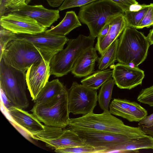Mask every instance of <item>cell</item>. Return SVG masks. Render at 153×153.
Here are the masks:
<instances>
[{"label": "cell", "instance_id": "6da1fadb", "mask_svg": "<svg viewBox=\"0 0 153 153\" xmlns=\"http://www.w3.org/2000/svg\"><path fill=\"white\" fill-rule=\"evenodd\" d=\"M67 128L73 130L92 131L118 134L131 138H137L146 135L140 127L125 125L123 121L109 111L101 114L93 112L76 118H70Z\"/></svg>", "mask_w": 153, "mask_h": 153}, {"label": "cell", "instance_id": "7a4b0ae2", "mask_svg": "<svg viewBox=\"0 0 153 153\" xmlns=\"http://www.w3.org/2000/svg\"><path fill=\"white\" fill-rule=\"evenodd\" d=\"M150 45L143 33L127 25L119 39L117 60L137 67L146 59Z\"/></svg>", "mask_w": 153, "mask_h": 153}, {"label": "cell", "instance_id": "3957f363", "mask_svg": "<svg viewBox=\"0 0 153 153\" xmlns=\"http://www.w3.org/2000/svg\"><path fill=\"white\" fill-rule=\"evenodd\" d=\"M26 74L9 65L2 59L0 60L1 90L12 106L23 110L29 105L26 95Z\"/></svg>", "mask_w": 153, "mask_h": 153}, {"label": "cell", "instance_id": "277c9868", "mask_svg": "<svg viewBox=\"0 0 153 153\" xmlns=\"http://www.w3.org/2000/svg\"><path fill=\"white\" fill-rule=\"evenodd\" d=\"M124 13L117 5L108 0H97L80 7L78 16L88 27L90 35L94 39L108 23Z\"/></svg>", "mask_w": 153, "mask_h": 153}, {"label": "cell", "instance_id": "5b68a950", "mask_svg": "<svg viewBox=\"0 0 153 153\" xmlns=\"http://www.w3.org/2000/svg\"><path fill=\"white\" fill-rule=\"evenodd\" d=\"M95 39L90 35L80 34L67 42L65 49L52 58L49 62L50 75L61 77L71 71L74 65L79 57L90 47L93 46Z\"/></svg>", "mask_w": 153, "mask_h": 153}, {"label": "cell", "instance_id": "8992f818", "mask_svg": "<svg viewBox=\"0 0 153 153\" xmlns=\"http://www.w3.org/2000/svg\"><path fill=\"white\" fill-rule=\"evenodd\" d=\"M1 59L9 65L25 72L32 64L43 59L50 61L32 43L19 39L7 44L0 60Z\"/></svg>", "mask_w": 153, "mask_h": 153}, {"label": "cell", "instance_id": "52a82bcc", "mask_svg": "<svg viewBox=\"0 0 153 153\" xmlns=\"http://www.w3.org/2000/svg\"><path fill=\"white\" fill-rule=\"evenodd\" d=\"M31 111L45 125L62 128L66 127L70 119L68 90L51 102L35 104Z\"/></svg>", "mask_w": 153, "mask_h": 153}, {"label": "cell", "instance_id": "ba28073f", "mask_svg": "<svg viewBox=\"0 0 153 153\" xmlns=\"http://www.w3.org/2000/svg\"><path fill=\"white\" fill-rule=\"evenodd\" d=\"M30 136L45 142L46 146L52 150L87 145L75 131L67 128L44 125L43 130Z\"/></svg>", "mask_w": 153, "mask_h": 153}, {"label": "cell", "instance_id": "9c48e42d", "mask_svg": "<svg viewBox=\"0 0 153 153\" xmlns=\"http://www.w3.org/2000/svg\"><path fill=\"white\" fill-rule=\"evenodd\" d=\"M97 90L74 82L68 90L69 113L83 115L93 112L97 101Z\"/></svg>", "mask_w": 153, "mask_h": 153}, {"label": "cell", "instance_id": "30bf717a", "mask_svg": "<svg viewBox=\"0 0 153 153\" xmlns=\"http://www.w3.org/2000/svg\"><path fill=\"white\" fill-rule=\"evenodd\" d=\"M25 40L35 45L50 61L54 55L62 50L69 39L65 36L44 32L34 34H16L14 40Z\"/></svg>", "mask_w": 153, "mask_h": 153}, {"label": "cell", "instance_id": "8fae6325", "mask_svg": "<svg viewBox=\"0 0 153 153\" xmlns=\"http://www.w3.org/2000/svg\"><path fill=\"white\" fill-rule=\"evenodd\" d=\"M0 25L16 34H34L45 31L47 28L30 17L11 12L0 17Z\"/></svg>", "mask_w": 153, "mask_h": 153}, {"label": "cell", "instance_id": "7c38bea8", "mask_svg": "<svg viewBox=\"0 0 153 153\" xmlns=\"http://www.w3.org/2000/svg\"><path fill=\"white\" fill-rule=\"evenodd\" d=\"M72 130L77 133L87 145L94 147H100L103 153H105L108 148L133 138L123 134L110 132Z\"/></svg>", "mask_w": 153, "mask_h": 153}, {"label": "cell", "instance_id": "4fadbf2b", "mask_svg": "<svg viewBox=\"0 0 153 153\" xmlns=\"http://www.w3.org/2000/svg\"><path fill=\"white\" fill-rule=\"evenodd\" d=\"M113 68L112 78L120 88L130 90L141 85L145 74L144 71L138 67L119 62Z\"/></svg>", "mask_w": 153, "mask_h": 153}, {"label": "cell", "instance_id": "5bb4252c", "mask_svg": "<svg viewBox=\"0 0 153 153\" xmlns=\"http://www.w3.org/2000/svg\"><path fill=\"white\" fill-rule=\"evenodd\" d=\"M49 62L43 59L32 64L27 70L26 82L33 101L48 81L51 75Z\"/></svg>", "mask_w": 153, "mask_h": 153}, {"label": "cell", "instance_id": "9a60e30c", "mask_svg": "<svg viewBox=\"0 0 153 153\" xmlns=\"http://www.w3.org/2000/svg\"><path fill=\"white\" fill-rule=\"evenodd\" d=\"M109 111L130 122H139L148 115L147 111L140 104L126 99H114L109 105Z\"/></svg>", "mask_w": 153, "mask_h": 153}, {"label": "cell", "instance_id": "2e32d148", "mask_svg": "<svg viewBox=\"0 0 153 153\" xmlns=\"http://www.w3.org/2000/svg\"><path fill=\"white\" fill-rule=\"evenodd\" d=\"M11 12L25 15L35 20L40 25L46 28L50 27L60 18L59 10L45 8L42 5H26L12 10Z\"/></svg>", "mask_w": 153, "mask_h": 153}, {"label": "cell", "instance_id": "e0dca14e", "mask_svg": "<svg viewBox=\"0 0 153 153\" xmlns=\"http://www.w3.org/2000/svg\"><path fill=\"white\" fill-rule=\"evenodd\" d=\"M7 110L13 120L30 136L44 129V125L33 114L12 105Z\"/></svg>", "mask_w": 153, "mask_h": 153}, {"label": "cell", "instance_id": "ac0fdd59", "mask_svg": "<svg viewBox=\"0 0 153 153\" xmlns=\"http://www.w3.org/2000/svg\"><path fill=\"white\" fill-rule=\"evenodd\" d=\"M95 48L92 46L85 51L74 63L71 73L75 77H86L94 72L95 62L98 57Z\"/></svg>", "mask_w": 153, "mask_h": 153}, {"label": "cell", "instance_id": "d6986e66", "mask_svg": "<svg viewBox=\"0 0 153 153\" xmlns=\"http://www.w3.org/2000/svg\"><path fill=\"white\" fill-rule=\"evenodd\" d=\"M108 32L100 41L97 42L95 48L99 53L102 55L109 46L122 33L127 26L124 13L113 18L110 22Z\"/></svg>", "mask_w": 153, "mask_h": 153}, {"label": "cell", "instance_id": "ffe728a7", "mask_svg": "<svg viewBox=\"0 0 153 153\" xmlns=\"http://www.w3.org/2000/svg\"><path fill=\"white\" fill-rule=\"evenodd\" d=\"M142 149H153V136L146 134L141 137L131 139L107 148L105 153H138L139 150Z\"/></svg>", "mask_w": 153, "mask_h": 153}, {"label": "cell", "instance_id": "44dd1931", "mask_svg": "<svg viewBox=\"0 0 153 153\" xmlns=\"http://www.w3.org/2000/svg\"><path fill=\"white\" fill-rule=\"evenodd\" d=\"M67 91L58 79L48 81L33 100L35 104L45 103L54 100Z\"/></svg>", "mask_w": 153, "mask_h": 153}, {"label": "cell", "instance_id": "7402d4cb", "mask_svg": "<svg viewBox=\"0 0 153 153\" xmlns=\"http://www.w3.org/2000/svg\"><path fill=\"white\" fill-rule=\"evenodd\" d=\"M82 25L80 21L74 11L67 12L61 21L55 27L45 31L49 33L62 36H65L74 29Z\"/></svg>", "mask_w": 153, "mask_h": 153}, {"label": "cell", "instance_id": "603a6c76", "mask_svg": "<svg viewBox=\"0 0 153 153\" xmlns=\"http://www.w3.org/2000/svg\"><path fill=\"white\" fill-rule=\"evenodd\" d=\"M113 70L106 69L97 70L93 74L82 79V84L90 88L97 90L105 82L112 78Z\"/></svg>", "mask_w": 153, "mask_h": 153}, {"label": "cell", "instance_id": "cb8c5ba5", "mask_svg": "<svg viewBox=\"0 0 153 153\" xmlns=\"http://www.w3.org/2000/svg\"><path fill=\"white\" fill-rule=\"evenodd\" d=\"M119 39L117 38L107 49L101 56L98 58L97 62L98 69L103 70L113 65L117 60V53Z\"/></svg>", "mask_w": 153, "mask_h": 153}, {"label": "cell", "instance_id": "d4e9b609", "mask_svg": "<svg viewBox=\"0 0 153 153\" xmlns=\"http://www.w3.org/2000/svg\"><path fill=\"white\" fill-rule=\"evenodd\" d=\"M114 84V81L111 78L102 85L99 91L97 101L100 107L103 111H109V104Z\"/></svg>", "mask_w": 153, "mask_h": 153}, {"label": "cell", "instance_id": "484cf974", "mask_svg": "<svg viewBox=\"0 0 153 153\" xmlns=\"http://www.w3.org/2000/svg\"><path fill=\"white\" fill-rule=\"evenodd\" d=\"M150 5L138 11L128 10L124 12V16L127 25L136 28L142 20Z\"/></svg>", "mask_w": 153, "mask_h": 153}, {"label": "cell", "instance_id": "4316f807", "mask_svg": "<svg viewBox=\"0 0 153 153\" xmlns=\"http://www.w3.org/2000/svg\"><path fill=\"white\" fill-rule=\"evenodd\" d=\"M55 152L59 153H100L98 148L88 145L57 149Z\"/></svg>", "mask_w": 153, "mask_h": 153}, {"label": "cell", "instance_id": "83f0119b", "mask_svg": "<svg viewBox=\"0 0 153 153\" xmlns=\"http://www.w3.org/2000/svg\"><path fill=\"white\" fill-rule=\"evenodd\" d=\"M16 33L6 29L0 26V59L7 44L14 40Z\"/></svg>", "mask_w": 153, "mask_h": 153}, {"label": "cell", "instance_id": "f1b7e54d", "mask_svg": "<svg viewBox=\"0 0 153 153\" xmlns=\"http://www.w3.org/2000/svg\"><path fill=\"white\" fill-rule=\"evenodd\" d=\"M139 102L153 107V85L142 89L137 98Z\"/></svg>", "mask_w": 153, "mask_h": 153}, {"label": "cell", "instance_id": "f546056e", "mask_svg": "<svg viewBox=\"0 0 153 153\" xmlns=\"http://www.w3.org/2000/svg\"><path fill=\"white\" fill-rule=\"evenodd\" d=\"M97 0H64L59 8V10L77 7H81Z\"/></svg>", "mask_w": 153, "mask_h": 153}, {"label": "cell", "instance_id": "4dcf8cb0", "mask_svg": "<svg viewBox=\"0 0 153 153\" xmlns=\"http://www.w3.org/2000/svg\"><path fill=\"white\" fill-rule=\"evenodd\" d=\"M153 25V3H151L143 19L136 28L142 29L145 27H149Z\"/></svg>", "mask_w": 153, "mask_h": 153}, {"label": "cell", "instance_id": "1f68e13d", "mask_svg": "<svg viewBox=\"0 0 153 153\" xmlns=\"http://www.w3.org/2000/svg\"><path fill=\"white\" fill-rule=\"evenodd\" d=\"M31 0H9L6 5L5 13L28 4Z\"/></svg>", "mask_w": 153, "mask_h": 153}, {"label": "cell", "instance_id": "d6a6232c", "mask_svg": "<svg viewBox=\"0 0 153 153\" xmlns=\"http://www.w3.org/2000/svg\"><path fill=\"white\" fill-rule=\"evenodd\" d=\"M114 3L122 10L124 13L129 10L130 7L132 5L138 4L136 0H108Z\"/></svg>", "mask_w": 153, "mask_h": 153}, {"label": "cell", "instance_id": "836d02e7", "mask_svg": "<svg viewBox=\"0 0 153 153\" xmlns=\"http://www.w3.org/2000/svg\"><path fill=\"white\" fill-rule=\"evenodd\" d=\"M138 125L141 126L149 128L153 126V113L144 118L140 122Z\"/></svg>", "mask_w": 153, "mask_h": 153}, {"label": "cell", "instance_id": "e575fe53", "mask_svg": "<svg viewBox=\"0 0 153 153\" xmlns=\"http://www.w3.org/2000/svg\"><path fill=\"white\" fill-rule=\"evenodd\" d=\"M110 22L107 23L102 29L97 37V42L102 40L106 35L109 30L110 27Z\"/></svg>", "mask_w": 153, "mask_h": 153}, {"label": "cell", "instance_id": "d590c367", "mask_svg": "<svg viewBox=\"0 0 153 153\" xmlns=\"http://www.w3.org/2000/svg\"><path fill=\"white\" fill-rule=\"evenodd\" d=\"M150 5V4L148 5L143 4H134L131 5L130 7L129 10L130 11H138Z\"/></svg>", "mask_w": 153, "mask_h": 153}, {"label": "cell", "instance_id": "8d00e7d4", "mask_svg": "<svg viewBox=\"0 0 153 153\" xmlns=\"http://www.w3.org/2000/svg\"><path fill=\"white\" fill-rule=\"evenodd\" d=\"M9 0H0V17L4 15L6 10V5Z\"/></svg>", "mask_w": 153, "mask_h": 153}, {"label": "cell", "instance_id": "74e56055", "mask_svg": "<svg viewBox=\"0 0 153 153\" xmlns=\"http://www.w3.org/2000/svg\"><path fill=\"white\" fill-rule=\"evenodd\" d=\"M64 0H46L50 6L56 7L61 6Z\"/></svg>", "mask_w": 153, "mask_h": 153}, {"label": "cell", "instance_id": "f35d334b", "mask_svg": "<svg viewBox=\"0 0 153 153\" xmlns=\"http://www.w3.org/2000/svg\"><path fill=\"white\" fill-rule=\"evenodd\" d=\"M140 127L141 129L147 135H150L153 136V126L150 127L146 128L141 126Z\"/></svg>", "mask_w": 153, "mask_h": 153}, {"label": "cell", "instance_id": "ab89813d", "mask_svg": "<svg viewBox=\"0 0 153 153\" xmlns=\"http://www.w3.org/2000/svg\"><path fill=\"white\" fill-rule=\"evenodd\" d=\"M147 37L150 45L153 44V28L150 30Z\"/></svg>", "mask_w": 153, "mask_h": 153}]
</instances>
